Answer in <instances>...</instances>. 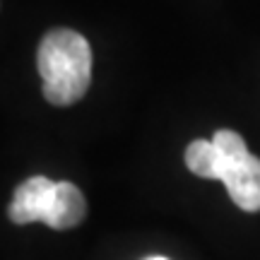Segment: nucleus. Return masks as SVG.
<instances>
[{
	"mask_svg": "<svg viewBox=\"0 0 260 260\" xmlns=\"http://www.w3.org/2000/svg\"><path fill=\"white\" fill-rule=\"evenodd\" d=\"M37 68L44 82V99L53 106H70L82 99L92 82V48L75 29H51L37 51Z\"/></svg>",
	"mask_w": 260,
	"mask_h": 260,
	"instance_id": "obj_1",
	"label": "nucleus"
},
{
	"mask_svg": "<svg viewBox=\"0 0 260 260\" xmlns=\"http://www.w3.org/2000/svg\"><path fill=\"white\" fill-rule=\"evenodd\" d=\"M214 145V142H212ZM219 152V149H217ZM222 157V154H219ZM222 183L234 205L243 212H260V159L246 152L241 157H222Z\"/></svg>",
	"mask_w": 260,
	"mask_h": 260,
	"instance_id": "obj_2",
	"label": "nucleus"
},
{
	"mask_svg": "<svg viewBox=\"0 0 260 260\" xmlns=\"http://www.w3.org/2000/svg\"><path fill=\"white\" fill-rule=\"evenodd\" d=\"M58 183L46 176H31L24 183H19L12 203L8 207V217L15 224H31V222H48L53 203H56Z\"/></svg>",
	"mask_w": 260,
	"mask_h": 260,
	"instance_id": "obj_3",
	"label": "nucleus"
},
{
	"mask_svg": "<svg viewBox=\"0 0 260 260\" xmlns=\"http://www.w3.org/2000/svg\"><path fill=\"white\" fill-rule=\"evenodd\" d=\"M84 217H87V200H84L82 190L70 181H60L46 226L56 229V232H68V229L80 226Z\"/></svg>",
	"mask_w": 260,
	"mask_h": 260,
	"instance_id": "obj_4",
	"label": "nucleus"
},
{
	"mask_svg": "<svg viewBox=\"0 0 260 260\" xmlns=\"http://www.w3.org/2000/svg\"><path fill=\"white\" fill-rule=\"evenodd\" d=\"M186 167L195 176L222 181V157L212 140H193L186 147Z\"/></svg>",
	"mask_w": 260,
	"mask_h": 260,
	"instance_id": "obj_5",
	"label": "nucleus"
},
{
	"mask_svg": "<svg viewBox=\"0 0 260 260\" xmlns=\"http://www.w3.org/2000/svg\"><path fill=\"white\" fill-rule=\"evenodd\" d=\"M145 260H169V258H161V255H152V258H145Z\"/></svg>",
	"mask_w": 260,
	"mask_h": 260,
	"instance_id": "obj_6",
	"label": "nucleus"
}]
</instances>
